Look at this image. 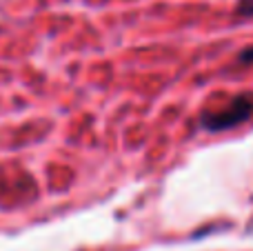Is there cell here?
<instances>
[{
  "instance_id": "6da1fadb",
  "label": "cell",
  "mask_w": 253,
  "mask_h": 251,
  "mask_svg": "<svg viewBox=\"0 0 253 251\" xmlns=\"http://www.w3.org/2000/svg\"><path fill=\"white\" fill-rule=\"evenodd\" d=\"M251 114H253V96L251 93H240L224 109L205 111L200 116V127L207 129V131H229V129L242 125L245 120H249Z\"/></svg>"
},
{
  "instance_id": "7a4b0ae2",
  "label": "cell",
  "mask_w": 253,
  "mask_h": 251,
  "mask_svg": "<svg viewBox=\"0 0 253 251\" xmlns=\"http://www.w3.org/2000/svg\"><path fill=\"white\" fill-rule=\"evenodd\" d=\"M236 16L238 18H253V0H240L236 4Z\"/></svg>"
},
{
  "instance_id": "3957f363",
  "label": "cell",
  "mask_w": 253,
  "mask_h": 251,
  "mask_svg": "<svg viewBox=\"0 0 253 251\" xmlns=\"http://www.w3.org/2000/svg\"><path fill=\"white\" fill-rule=\"evenodd\" d=\"M238 60L242 62V65H253V44L247 49H242L240 56H238Z\"/></svg>"
}]
</instances>
